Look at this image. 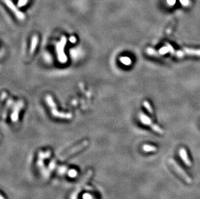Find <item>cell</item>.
Segmentation results:
<instances>
[{"instance_id":"obj_1","label":"cell","mask_w":200,"mask_h":199,"mask_svg":"<svg viewBox=\"0 0 200 199\" xmlns=\"http://www.w3.org/2000/svg\"><path fill=\"white\" fill-rule=\"evenodd\" d=\"M166 45L168 47L169 49V53L171 54L176 56L177 58H183L186 55L189 56H195L200 57V49H189L184 48L183 51H175L173 48L172 46L168 43L166 44Z\"/></svg>"},{"instance_id":"obj_2","label":"cell","mask_w":200,"mask_h":199,"mask_svg":"<svg viewBox=\"0 0 200 199\" xmlns=\"http://www.w3.org/2000/svg\"><path fill=\"white\" fill-rule=\"evenodd\" d=\"M92 175H93L92 170L88 171V172L86 173L85 175L80 179L79 182L77 184L75 189L72 191L70 195V199H78V196H79L81 190L86 185L87 182L89 180L90 177L92 176Z\"/></svg>"},{"instance_id":"obj_3","label":"cell","mask_w":200,"mask_h":199,"mask_svg":"<svg viewBox=\"0 0 200 199\" xmlns=\"http://www.w3.org/2000/svg\"><path fill=\"white\" fill-rule=\"evenodd\" d=\"M67 39L65 36H62L61 40L56 45V51L58 61L62 63H65L67 61V56L64 53L65 46L66 45Z\"/></svg>"},{"instance_id":"obj_4","label":"cell","mask_w":200,"mask_h":199,"mask_svg":"<svg viewBox=\"0 0 200 199\" xmlns=\"http://www.w3.org/2000/svg\"><path fill=\"white\" fill-rule=\"evenodd\" d=\"M88 144H89V142L88 140H84L83 142H82L81 143H80L79 144H78L76 146L73 147V148L68 150L67 152L64 153L62 156H60V159L62 160V161L67 159L72 155L75 154L79 152V151H80V150L84 149Z\"/></svg>"},{"instance_id":"obj_5","label":"cell","mask_w":200,"mask_h":199,"mask_svg":"<svg viewBox=\"0 0 200 199\" xmlns=\"http://www.w3.org/2000/svg\"><path fill=\"white\" fill-rule=\"evenodd\" d=\"M139 119L141 120V122L146 125H148V126L150 127L155 132H157L159 134H163V129L161 128L160 127H159L158 125H157L156 124H154L152 122V121L150 120V118L148 117V116H146V115H145L144 113H141L139 114Z\"/></svg>"},{"instance_id":"obj_6","label":"cell","mask_w":200,"mask_h":199,"mask_svg":"<svg viewBox=\"0 0 200 199\" xmlns=\"http://www.w3.org/2000/svg\"><path fill=\"white\" fill-rule=\"evenodd\" d=\"M168 162H169V164H170V165L173 167V168L174 169V170L186 182L189 184L192 183V179H191L190 178V176L186 173L185 171L183 170V169L179 165H178V164L174 161V160L172 158H170L168 160Z\"/></svg>"},{"instance_id":"obj_7","label":"cell","mask_w":200,"mask_h":199,"mask_svg":"<svg viewBox=\"0 0 200 199\" xmlns=\"http://www.w3.org/2000/svg\"><path fill=\"white\" fill-rule=\"evenodd\" d=\"M23 106L24 102L23 100H19L14 104L11 115V120L13 122H17L18 121L20 112L23 107Z\"/></svg>"},{"instance_id":"obj_8","label":"cell","mask_w":200,"mask_h":199,"mask_svg":"<svg viewBox=\"0 0 200 199\" xmlns=\"http://www.w3.org/2000/svg\"><path fill=\"white\" fill-rule=\"evenodd\" d=\"M3 2L5 3L7 6L13 12V13H14L17 17V18H18L20 20H23L25 19V15L23 13L18 10V8L15 6V5L12 3V1H11V0H3Z\"/></svg>"},{"instance_id":"obj_9","label":"cell","mask_w":200,"mask_h":199,"mask_svg":"<svg viewBox=\"0 0 200 199\" xmlns=\"http://www.w3.org/2000/svg\"><path fill=\"white\" fill-rule=\"evenodd\" d=\"M51 111L52 115L55 116L56 118L62 119H71L73 117L71 113H66V112H60L56 109V107L53 108V109H51Z\"/></svg>"},{"instance_id":"obj_10","label":"cell","mask_w":200,"mask_h":199,"mask_svg":"<svg viewBox=\"0 0 200 199\" xmlns=\"http://www.w3.org/2000/svg\"><path fill=\"white\" fill-rule=\"evenodd\" d=\"M180 155L181 158L183 160V161L185 162L186 166H190L192 165V162L190 161L187 153H186V151L185 148H181L180 149Z\"/></svg>"},{"instance_id":"obj_11","label":"cell","mask_w":200,"mask_h":199,"mask_svg":"<svg viewBox=\"0 0 200 199\" xmlns=\"http://www.w3.org/2000/svg\"><path fill=\"white\" fill-rule=\"evenodd\" d=\"M38 36L37 35H34L33 37L32 38L31 40V44H30V54H33L34 51H35L36 47L38 44Z\"/></svg>"},{"instance_id":"obj_12","label":"cell","mask_w":200,"mask_h":199,"mask_svg":"<svg viewBox=\"0 0 200 199\" xmlns=\"http://www.w3.org/2000/svg\"><path fill=\"white\" fill-rule=\"evenodd\" d=\"M45 102H47V105H48L51 109H53V108L56 107V104L53 100V98L51 95H47L45 97Z\"/></svg>"},{"instance_id":"obj_13","label":"cell","mask_w":200,"mask_h":199,"mask_svg":"<svg viewBox=\"0 0 200 199\" xmlns=\"http://www.w3.org/2000/svg\"><path fill=\"white\" fill-rule=\"evenodd\" d=\"M142 149L145 152H155L157 151V148L154 145L149 144H145L142 146Z\"/></svg>"},{"instance_id":"obj_14","label":"cell","mask_w":200,"mask_h":199,"mask_svg":"<svg viewBox=\"0 0 200 199\" xmlns=\"http://www.w3.org/2000/svg\"><path fill=\"white\" fill-rule=\"evenodd\" d=\"M120 61L125 66H130L132 64V60L128 56H122L120 58Z\"/></svg>"},{"instance_id":"obj_15","label":"cell","mask_w":200,"mask_h":199,"mask_svg":"<svg viewBox=\"0 0 200 199\" xmlns=\"http://www.w3.org/2000/svg\"><path fill=\"white\" fill-rule=\"evenodd\" d=\"M146 53L148 54H149L150 56H159L160 55L159 52H157L152 48H148L146 50Z\"/></svg>"},{"instance_id":"obj_16","label":"cell","mask_w":200,"mask_h":199,"mask_svg":"<svg viewBox=\"0 0 200 199\" xmlns=\"http://www.w3.org/2000/svg\"><path fill=\"white\" fill-rule=\"evenodd\" d=\"M143 106L146 108V109L148 110L150 113H153V109H152V107L150 105V103L148 102V101H144L143 102Z\"/></svg>"},{"instance_id":"obj_17","label":"cell","mask_w":200,"mask_h":199,"mask_svg":"<svg viewBox=\"0 0 200 199\" xmlns=\"http://www.w3.org/2000/svg\"><path fill=\"white\" fill-rule=\"evenodd\" d=\"M158 52L160 55H163V54H165L169 53V49L168 48V47L166 45V46L162 47L161 49H159V51Z\"/></svg>"},{"instance_id":"obj_18","label":"cell","mask_w":200,"mask_h":199,"mask_svg":"<svg viewBox=\"0 0 200 199\" xmlns=\"http://www.w3.org/2000/svg\"><path fill=\"white\" fill-rule=\"evenodd\" d=\"M28 0H19L18 2V6L19 7H22L27 3Z\"/></svg>"},{"instance_id":"obj_19","label":"cell","mask_w":200,"mask_h":199,"mask_svg":"<svg viewBox=\"0 0 200 199\" xmlns=\"http://www.w3.org/2000/svg\"><path fill=\"white\" fill-rule=\"evenodd\" d=\"M180 3L182 4V5L183 6H185V7L188 6L190 4L189 0H180Z\"/></svg>"},{"instance_id":"obj_20","label":"cell","mask_w":200,"mask_h":199,"mask_svg":"<svg viewBox=\"0 0 200 199\" xmlns=\"http://www.w3.org/2000/svg\"><path fill=\"white\" fill-rule=\"evenodd\" d=\"M69 41H70V42L73 43V44H74V43L76 42L77 39L75 36H71L70 38H69Z\"/></svg>"},{"instance_id":"obj_21","label":"cell","mask_w":200,"mask_h":199,"mask_svg":"<svg viewBox=\"0 0 200 199\" xmlns=\"http://www.w3.org/2000/svg\"><path fill=\"white\" fill-rule=\"evenodd\" d=\"M167 2L170 5H173L175 4L176 0H167Z\"/></svg>"},{"instance_id":"obj_22","label":"cell","mask_w":200,"mask_h":199,"mask_svg":"<svg viewBox=\"0 0 200 199\" xmlns=\"http://www.w3.org/2000/svg\"><path fill=\"white\" fill-rule=\"evenodd\" d=\"M6 96H7V93H5V92H3L2 93V100H4V97H6Z\"/></svg>"},{"instance_id":"obj_23","label":"cell","mask_w":200,"mask_h":199,"mask_svg":"<svg viewBox=\"0 0 200 199\" xmlns=\"http://www.w3.org/2000/svg\"><path fill=\"white\" fill-rule=\"evenodd\" d=\"M1 199H5V198H4V197H3V196L2 195V194L1 195Z\"/></svg>"}]
</instances>
